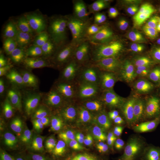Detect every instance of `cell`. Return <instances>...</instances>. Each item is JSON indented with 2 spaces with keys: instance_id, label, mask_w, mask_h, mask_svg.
I'll use <instances>...</instances> for the list:
<instances>
[{
  "instance_id": "1",
  "label": "cell",
  "mask_w": 160,
  "mask_h": 160,
  "mask_svg": "<svg viewBox=\"0 0 160 160\" xmlns=\"http://www.w3.org/2000/svg\"><path fill=\"white\" fill-rule=\"evenodd\" d=\"M101 42L100 23L83 24L75 30L72 50L75 58L87 71L102 64Z\"/></svg>"
},
{
  "instance_id": "2",
  "label": "cell",
  "mask_w": 160,
  "mask_h": 160,
  "mask_svg": "<svg viewBox=\"0 0 160 160\" xmlns=\"http://www.w3.org/2000/svg\"><path fill=\"white\" fill-rule=\"evenodd\" d=\"M101 39L106 46L108 58L106 64L116 70L127 61L132 60L129 49L132 40L138 36L137 30L126 32L112 26L109 22L100 23Z\"/></svg>"
},
{
  "instance_id": "3",
  "label": "cell",
  "mask_w": 160,
  "mask_h": 160,
  "mask_svg": "<svg viewBox=\"0 0 160 160\" xmlns=\"http://www.w3.org/2000/svg\"><path fill=\"white\" fill-rule=\"evenodd\" d=\"M114 70L106 63L89 70L80 83V93L87 98L101 96L110 87Z\"/></svg>"
},
{
  "instance_id": "4",
  "label": "cell",
  "mask_w": 160,
  "mask_h": 160,
  "mask_svg": "<svg viewBox=\"0 0 160 160\" xmlns=\"http://www.w3.org/2000/svg\"><path fill=\"white\" fill-rule=\"evenodd\" d=\"M137 72V66L132 60L127 61L114 70L110 86L119 96L126 95L133 89Z\"/></svg>"
},
{
  "instance_id": "5",
  "label": "cell",
  "mask_w": 160,
  "mask_h": 160,
  "mask_svg": "<svg viewBox=\"0 0 160 160\" xmlns=\"http://www.w3.org/2000/svg\"><path fill=\"white\" fill-rule=\"evenodd\" d=\"M109 23L115 28L126 32L135 29L131 9L124 0H111L109 2Z\"/></svg>"
},
{
  "instance_id": "6",
  "label": "cell",
  "mask_w": 160,
  "mask_h": 160,
  "mask_svg": "<svg viewBox=\"0 0 160 160\" xmlns=\"http://www.w3.org/2000/svg\"><path fill=\"white\" fill-rule=\"evenodd\" d=\"M46 41L50 46L58 50L66 47L69 41V32L65 24L53 20L39 23Z\"/></svg>"
},
{
  "instance_id": "7",
  "label": "cell",
  "mask_w": 160,
  "mask_h": 160,
  "mask_svg": "<svg viewBox=\"0 0 160 160\" xmlns=\"http://www.w3.org/2000/svg\"><path fill=\"white\" fill-rule=\"evenodd\" d=\"M137 66L136 81L142 93L152 88L160 87V64L152 66Z\"/></svg>"
},
{
  "instance_id": "8",
  "label": "cell",
  "mask_w": 160,
  "mask_h": 160,
  "mask_svg": "<svg viewBox=\"0 0 160 160\" xmlns=\"http://www.w3.org/2000/svg\"><path fill=\"white\" fill-rule=\"evenodd\" d=\"M146 138V130L143 126L129 124L120 130L119 143L122 147H132L142 144Z\"/></svg>"
},
{
  "instance_id": "9",
  "label": "cell",
  "mask_w": 160,
  "mask_h": 160,
  "mask_svg": "<svg viewBox=\"0 0 160 160\" xmlns=\"http://www.w3.org/2000/svg\"><path fill=\"white\" fill-rule=\"evenodd\" d=\"M120 97L111 86L101 95L94 108L95 116L98 119L109 118L112 114Z\"/></svg>"
},
{
  "instance_id": "10",
  "label": "cell",
  "mask_w": 160,
  "mask_h": 160,
  "mask_svg": "<svg viewBox=\"0 0 160 160\" xmlns=\"http://www.w3.org/2000/svg\"><path fill=\"white\" fill-rule=\"evenodd\" d=\"M38 99L46 103H57L72 100V94L67 89L58 87L41 86L36 89Z\"/></svg>"
},
{
  "instance_id": "11",
  "label": "cell",
  "mask_w": 160,
  "mask_h": 160,
  "mask_svg": "<svg viewBox=\"0 0 160 160\" xmlns=\"http://www.w3.org/2000/svg\"><path fill=\"white\" fill-rule=\"evenodd\" d=\"M138 66H152L160 64V38L145 51L132 59Z\"/></svg>"
},
{
  "instance_id": "12",
  "label": "cell",
  "mask_w": 160,
  "mask_h": 160,
  "mask_svg": "<svg viewBox=\"0 0 160 160\" xmlns=\"http://www.w3.org/2000/svg\"><path fill=\"white\" fill-rule=\"evenodd\" d=\"M69 155L78 160H86L93 152L92 144L86 137L77 136L71 141L69 147Z\"/></svg>"
},
{
  "instance_id": "13",
  "label": "cell",
  "mask_w": 160,
  "mask_h": 160,
  "mask_svg": "<svg viewBox=\"0 0 160 160\" xmlns=\"http://www.w3.org/2000/svg\"><path fill=\"white\" fill-rule=\"evenodd\" d=\"M22 60L29 71L36 72L45 66L47 62V52L35 49L28 45Z\"/></svg>"
},
{
  "instance_id": "14",
  "label": "cell",
  "mask_w": 160,
  "mask_h": 160,
  "mask_svg": "<svg viewBox=\"0 0 160 160\" xmlns=\"http://www.w3.org/2000/svg\"><path fill=\"white\" fill-rule=\"evenodd\" d=\"M124 114L129 124L143 126L146 123V110L141 101H132L127 104L125 107Z\"/></svg>"
},
{
  "instance_id": "15",
  "label": "cell",
  "mask_w": 160,
  "mask_h": 160,
  "mask_svg": "<svg viewBox=\"0 0 160 160\" xmlns=\"http://www.w3.org/2000/svg\"><path fill=\"white\" fill-rule=\"evenodd\" d=\"M87 72L75 58L70 64L62 70L64 83L69 86H74L80 83Z\"/></svg>"
},
{
  "instance_id": "16",
  "label": "cell",
  "mask_w": 160,
  "mask_h": 160,
  "mask_svg": "<svg viewBox=\"0 0 160 160\" xmlns=\"http://www.w3.org/2000/svg\"><path fill=\"white\" fill-rule=\"evenodd\" d=\"M86 138L92 144L100 147L109 146L111 142V136L109 129L104 126L91 125L85 130Z\"/></svg>"
},
{
  "instance_id": "17",
  "label": "cell",
  "mask_w": 160,
  "mask_h": 160,
  "mask_svg": "<svg viewBox=\"0 0 160 160\" xmlns=\"http://www.w3.org/2000/svg\"><path fill=\"white\" fill-rule=\"evenodd\" d=\"M134 21L148 18L149 17L160 11V1H144L131 9Z\"/></svg>"
},
{
  "instance_id": "18",
  "label": "cell",
  "mask_w": 160,
  "mask_h": 160,
  "mask_svg": "<svg viewBox=\"0 0 160 160\" xmlns=\"http://www.w3.org/2000/svg\"><path fill=\"white\" fill-rule=\"evenodd\" d=\"M25 38L19 32H16L10 37L6 44V55L9 58L22 59L28 44Z\"/></svg>"
},
{
  "instance_id": "19",
  "label": "cell",
  "mask_w": 160,
  "mask_h": 160,
  "mask_svg": "<svg viewBox=\"0 0 160 160\" xmlns=\"http://www.w3.org/2000/svg\"><path fill=\"white\" fill-rule=\"evenodd\" d=\"M26 38L27 44L31 47L47 52L49 51L50 45L38 25L30 26L26 31Z\"/></svg>"
},
{
  "instance_id": "20",
  "label": "cell",
  "mask_w": 160,
  "mask_h": 160,
  "mask_svg": "<svg viewBox=\"0 0 160 160\" xmlns=\"http://www.w3.org/2000/svg\"><path fill=\"white\" fill-rule=\"evenodd\" d=\"M9 114L12 119L21 126L28 128L36 127L33 113L21 104L15 106L9 112Z\"/></svg>"
},
{
  "instance_id": "21",
  "label": "cell",
  "mask_w": 160,
  "mask_h": 160,
  "mask_svg": "<svg viewBox=\"0 0 160 160\" xmlns=\"http://www.w3.org/2000/svg\"><path fill=\"white\" fill-rule=\"evenodd\" d=\"M11 145L20 159L32 160L31 145L26 137L20 134L14 135L12 138Z\"/></svg>"
},
{
  "instance_id": "22",
  "label": "cell",
  "mask_w": 160,
  "mask_h": 160,
  "mask_svg": "<svg viewBox=\"0 0 160 160\" xmlns=\"http://www.w3.org/2000/svg\"><path fill=\"white\" fill-rule=\"evenodd\" d=\"M33 114L36 127L49 131L55 129L56 120L50 112L42 107H38L35 108Z\"/></svg>"
},
{
  "instance_id": "23",
  "label": "cell",
  "mask_w": 160,
  "mask_h": 160,
  "mask_svg": "<svg viewBox=\"0 0 160 160\" xmlns=\"http://www.w3.org/2000/svg\"><path fill=\"white\" fill-rule=\"evenodd\" d=\"M61 149V144L58 141L51 140L44 142L38 148L37 160H56Z\"/></svg>"
},
{
  "instance_id": "24",
  "label": "cell",
  "mask_w": 160,
  "mask_h": 160,
  "mask_svg": "<svg viewBox=\"0 0 160 160\" xmlns=\"http://www.w3.org/2000/svg\"><path fill=\"white\" fill-rule=\"evenodd\" d=\"M38 82L36 72L30 71H26L17 80V88L20 93L23 95L29 94L34 90Z\"/></svg>"
},
{
  "instance_id": "25",
  "label": "cell",
  "mask_w": 160,
  "mask_h": 160,
  "mask_svg": "<svg viewBox=\"0 0 160 160\" xmlns=\"http://www.w3.org/2000/svg\"><path fill=\"white\" fill-rule=\"evenodd\" d=\"M75 58L72 49L66 47L58 50L50 62V67L62 71Z\"/></svg>"
},
{
  "instance_id": "26",
  "label": "cell",
  "mask_w": 160,
  "mask_h": 160,
  "mask_svg": "<svg viewBox=\"0 0 160 160\" xmlns=\"http://www.w3.org/2000/svg\"><path fill=\"white\" fill-rule=\"evenodd\" d=\"M41 86H54L64 83L62 71L50 68L43 72L38 78Z\"/></svg>"
},
{
  "instance_id": "27",
  "label": "cell",
  "mask_w": 160,
  "mask_h": 160,
  "mask_svg": "<svg viewBox=\"0 0 160 160\" xmlns=\"http://www.w3.org/2000/svg\"><path fill=\"white\" fill-rule=\"evenodd\" d=\"M26 68L23 60L19 58H9L5 66L6 75L12 82L17 81L25 71Z\"/></svg>"
},
{
  "instance_id": "28",
  "label": "cell",
  "mask_w": 160,
  "mask_h": 160,
  "mask_svg": "<svg viewBox=\"0 0 160 160\" xmlns=\"http://www.w3.org/2000/svg\"><path fill=\"white\" fill-rule=\"evenodd\" d=\"M159 37L146 38L141 35L132 40L129 49V55L131 60L135 56L145 51Z\"/></svg>"
},
{
  "instance_id": "29",
  "label": "cell",
  "mask_w": 160,
  "mask_h": 160,
  "mask_svg": "<svg viewBox=\"0 0 160 160\" xmlns=\"http://www.w3.org/2000/svg\"><path fill=\"white\" fill-rule=\"evenodd\" d=\"M159 29V24L155 20L148 18L141 21L140 35L142 36L153 38Z\"/></svg>"
},
{
  "instance_id": "30",
  "label": "cell",
  "mask_w": 160,
  "mask_h": 160,
  "mask_svg": "<svg viewBox=\"0 0 160 160\" xmlns=\"http://www.w3.org/2000/svg\"><path fill=\"white\" fill-rule=\"evenodd\" d=\"M142 94L143 100L160 107V87L149 89Z\"/></svg>"
},
{
  "instance_id": "31",
  "label": "cell",
  "mask_w": 160,
  "mask_h": 160,
  "mask_svg": "<svg viewBox=\"0 0 160 160\" xmlns=\"http://www.w3.org/2000/svg\"><path fill=\"white\" fill-rule=\"evenodd\" d=\"M129 160H152L150 155L146 151L132 152L128 156Z\"/></svg>"
},
{
  "instance_id": "32",
  "label": "cell",
  "mask_w": 160,
  "mask_h": 160,
  "mask_svg": "<svg viewBox=\"0 0 160 160\" xmlns=\"http://www.w3.org/2000/svg\"><path fill=\"white\" fill-rule=\"evenodd\" d=\"M152 124L155 132L160 134V109L156 110L152 113Z\"/></svg>"
},
{
  "instance_id": "33",
  "label": "cell",
  "mask_w": 160,
  "mask_h": 160,
  "mask_svg": "<svg viewBox=\"0 0 160 160\" xmlns=\"http://www.w3.org/2000/svg\"><path fill=\"white\" fill-rule=\"evenodd\" d=\"M16 99L14 98H10L8 99L0 102V114H4L11 109L15 103Z\"/></svg>"
},
{
  "instance_id": "34",
  "label": "cell",
  "mask_w": 160,
  "mask_h": 160,
  "mask_svg": "<svg viewBox=\"0 0 160 160\" xmlns=\"http://www.w3.org/2000/svg\"><path fill=\"white\" fill-rule=\"evenodd\" d=\"M10 98L11 97L9 89L7 88L5 83L2 82L0 85V102L8 99Z\"/></svg>"
},
{
  "instance_id": "35",
  "label": "cell",
  "mask_w": 160,
  "mask_h": 160,
  "mask_svg": "<svg viewBox=\"0 0 160 160\" xmlns=\"http://www.w3.org/2000/svg\"><path fill=\"white\" fill-rule=\"evenodd\" d=\"M7 126L6 121L3 118L0 119V141L3 142L7 135Z\"/></svg>"
},
{
  "instance_id": "36",
  "label": "cell",
  "mask_w": 160,
  "mask_h": 160,
  "mask_svg": "<svg viewBox=\"0 0 160 160\" xmlns=\"http://www.w3.org/2000/svg\"><path fill=\"white\" fill-rule=\"evenodd\" d=\"M5 160H19V158L13 149L10 148L6 153Z\"/></svg>"
},
{
  "instance_id": "37",
  "label": "cell",
  "mask_w": 160,
  "mask_h": 160,
  "mask_svg": "<svg viewBox=\"0 0 160 160\" xmlns=\"http://www.w3.org/2000/svg\"><path fill=\"white\" fill-rule=\"evenodd\" d=\"M155 149L158 154L160 157V136L157 140L155 145Z\"/></svg>"
},
{
  "instance_id": "38",
  "label": "cell",
  "mask_w": 160,
  "mask_h": 160,
  "mask_svg": "<svg viewBox=\"0 0 160 160\" xmlns=\"http://www.w3.org/2000/svg\"><path fill=\"white\" fill-rule=\"evenodd\" d=\"M109 160V159H103V160Z\"/></svg>"
}]
</instances>
